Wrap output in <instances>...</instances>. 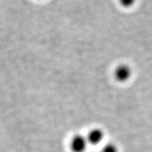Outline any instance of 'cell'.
Returning a JSON list of instances; mask_svg holds the SVG:
<instances>
[{
	"label": "cell",
	"instance_id": "obj_2",
	"mask_svg": "<svg viewBox=\"0 0 152 152\" xmlns=\"http://www.w3.org/2000/svg\"><path fill=\"white\" fill-rule=\"evenodd\" d=\"M87 144V137L82 134H76L72 138L71 148L73 152H84L86 149Z\"/></svg>",
	"mask_w": 152,
	"mask_h": 152
},
{
	"label": "cell",
	"instance_id": "obj_4",
	"mask_svg": "<svg viewBox=\"0 0 152 152\" xmlns=\"http://www.w3.org/2000/svg\"><path fill=\"white\" fill-rule=\"evenodd\" d=\"M102 152H118V148L115 144L109 143L105 145Z\"/></svg>",
	"mask_w": 152,
	"mask_h": 152
},
{
	"label": "cell",
	"instance_id": "obj_5",
	"mask_svg": "<svg viewBox=\"0 0 152 152\" xmlns=\"http://www.w3.org/2000/svg\"><path fill=\"white\" fill-rule=\"evenodd\" d=\"M121 4L125 8H129L135 3L136 0H119Z\"/></svg>",
	"mask_w": 152,
	"mask_h": 152
},
{
	"label": "cell",
	"instance_id": "obj_3",
	"mask_svg": "<svg viewBox=\"0 0 152 152\" xmlns=\"http://www.w3.org/2000/svg\"><path fill=\"white\" fill-rule=\"evenodd\" d=\"M104 134L103 130L99 128H94L90 131L87 134V140L91 144H98L103 140Z\"/></svg>",
	"mask_w": 152,
	"mask_h": 152
},
{
	"label": "cell",
	"instance_id": "obj_1",
	"mask_svg": "<svg viewBox=\"0 0 152 152\" xmlns=\"http://www.w3.org/2000/svg\"><path fill=\"white\" fill-rule=\"evenodd\" d=\"M132 70L126 64H121L118 66L114 71V77L120 83H125L130 78Z\"/></svg>",
	"mask_w": 152,
	"mask_h": 152
}]
</instances>
